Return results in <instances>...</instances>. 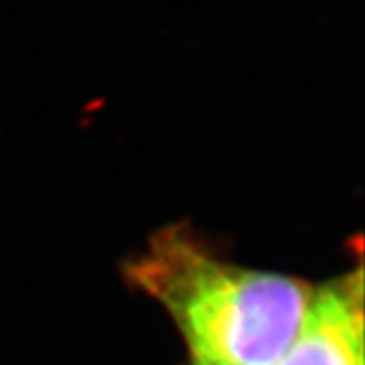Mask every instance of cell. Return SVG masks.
Returning a JSON list of instances; mask_svg holds the SVG:
<instances>
[{
  "label": "cell",
  "instance_id": "obj_1",
  "mask_svg": "<svg viewBox=\"0 0 365 365\" xmlns=\"http://www.w3.org/2000/svg\"><path fill=\"white\" fill-rule=\"evenodd\" d=\"M124 272L169 313L189 355L232 365L278 364L314 290L290 276L222 260L185 223L150 235Z\"/></svg>",
  "mask_w": 365,
  "mask_h": 365
},
{
  "label": "cell",
  "instance_id": "obj_2",
  "mask_svg": "<svg viewBox=\"0 0 365 365\" xmlns=\"http://www.w3.org/2000/svg\"><path fill=\"white\" fill-rule=\"evenodd\" d=\"M276 365H364L361 268L313 290L299 333Z\"/></svg>",
  "mask_w": 365,
  "mask_h": 365
},
{
  "label": "cell",
  "instance_id": "obj_3",
  "mask_svg": "<svg viewBox=\"0 0 365 365\" xmlns=\"http://www.w3.org/2000/svg\"><path fill=\"white\" fill-rule=\"evenodd\" d=\"M189 365H232L220 361V359H213L207 355H189Z\"/></svg>",
  "mask_w": 365,
  "mask_h": 365
}]
</instances>
